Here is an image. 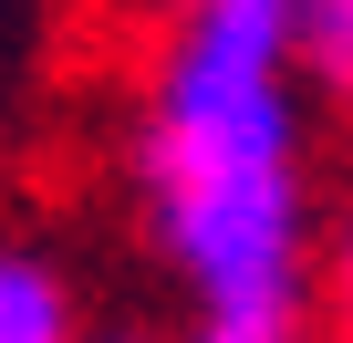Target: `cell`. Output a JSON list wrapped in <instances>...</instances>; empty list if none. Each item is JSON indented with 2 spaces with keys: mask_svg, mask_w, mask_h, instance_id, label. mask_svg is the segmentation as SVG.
<instances>
[{
  "mask_svg": "<svg viewBox=\"0 0 353 343\" xmlns=\"http://www.w3.org/2000/svg\"><path fill=\"white\" fill-rule=\"evenodd\" d=\"M156 250L198 322H301V125L291 0H198L145 115Z\"/></svg>",
  "mask_w": 353,
  "mask_h": 343,
  "instance_id": "6da1fadb",
  "label": "cell"
},
{
  "mask_svg": "<svg viewBox=\"0 0 353 343\" xmlns=\"http://www.w3.org/2000/svg\"><path fill=\"white\" fill-rule=\"evenodd\" d=\"M0 343H73V291L32 250H0Z\"/></svg>",
  "mask_w": 353,
  "mask_h": 343,
  "instance_id": "7a4b0ae2",
  "label": "cell"
},
{
  "mask_svg": "<svg viewBox=\"0 0 353 343\" xmlns=\"http://www.w3.org/2000/svg\"><path fill=\"white\" fill-rule=\"evenodd\" d=\"M291 63H312L332 94H353V0H291Z\"/></svg>",
  "mask_w": 353,
  "mask_h": 343,
  "instance_id": "3957f363",
  "label": "cell"
},
{
  "mask_svg": "<svg viewBox=\"0 0 353 343\" xmlns=\"http://www.w3.org/2000/svg\"><path fill=\"white\" fill-rule=\"evenodd\" d=\"M332 302H343V333H353V229H343V250H332Z\"/></svg>",
  "mask_w": 353,
  "mask_h": 343,
  "instance_id": "277c9868",
  "label": "cell"
}]
</instances>
